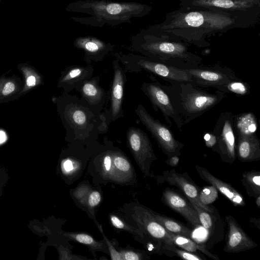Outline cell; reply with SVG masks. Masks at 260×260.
I'll list each match as a JSON object with an SVG mask.
<instances>
[{"label":"cell","mask_w":260,"mask_h":260,"mask_svg":"<svg viewBox=\"0 0 260 260\" xmlns=\"http://www.w3.org/2000/svg\"><path fill=\"white\" fill-rule=\"evenodd\" d=\"M163 30L190 45L207 47L206 38L217 33H224L235 28H247L244 21L219 11L180 7L167 13L158 24Z\"/></svg>","instance_id":"cell-1"},{"label":"cell","mask_w":260,"mask_h":260,"mask_svg":"<svg viewBox=\"0 0 260 260\" xmlns=\"http://www.w3.org/2000/svg\"><path fill=\"white\" fill-rule=\"evenodd\" d=\"M189 44L161 29L158 24L143 29L131 38L132 48L152 60L180 69L201 65L203 58Z\"/></svg>","instance_id":"cell-2"},{"label":"cell","mask_w":260,"mask_h":260,"mask_svg":"<svg viewBox=\"0 0 260 260\" xmlns=\"http://www.w3.org/2000/svg\"><path fill=\"white\" fill-rule=\"evenodd\" d=\"M67 11L84 13L88 17L73 16L71 19L80 24L102 27L105 25L115 26L131 23V18H140L150 13L152 7L135 2L110 0H79L68 4Z\"/></svg>","instance_id":"cell-3"},{"label":"cell","mask_w":260,"mask_h":260,"mask_svg":"<svg viewBox=\"0 0 260 260\" xmlns=\"http://www.w3.org/2000/svg\"><path fill=\"white\" fill-rule=\"evenodd\" d=\"M161 87L170 98L171 102L183 124L201 116L219 104L225 98V93L219 90L211 92L205 87L192 82H170Z\"/></svg>","instance_id":"cell-4"},{"label":"cell","mask_w":260,"mask_h":260,"mask_svg":"<svg viewBox=\"0 0 260 260\" xmlns=\"http://www.w3.org/2000/svg\"><path fill=\"white\" fill-rule=\"evenodd\" d=\"M180 6L225 12L249 26L255 24L260 16V0H180Z\"/></svg>","instance_id":"cell-5"},{"label":"cell","mask_w":260,"mask_h":260,"mask_svg":"<svg viewBox=\"0 0 260 260\" xmlns=\"http://www.w3.org/2000/svg\"><path fill=\"white\" fill-rule=\"evenodd\" d=\"M115 55L128 71H147L163 78L168 82H192L191 76L183 69L157 62L141 54L116 53Z\"/></svg>","instance_id":"cell-6"},{"label":"cell","mask_w":260,"mask_h":260,"mask_svg":"<svg viewBox=\"0 0 260 260\" xmlns=\"http://www.w3.org/2000/svg\"><path fill=\"white\" fill-rule=\"evenodd\" d=\"M135 112L140 121L150 132L168 157L181 154L184 145L176 139L169 127L152 117L141 104L138 105Z\"/></svg>","instance_id":"cell-7"},{"label":"cell","mask_w":260,"mask_h":260,"mask_svg":"<svg viewBox=\"0 0 260 260\" xmlns=\"http://www.w3.org/2000/svg\"><path fill=\"white\" fill-rule=\"evenodd\" d=\"M234 116L231 112L222 113L212 133L216 138L213 150L219 154L222 161L229 164H233L236 157Z\"/></svg>","instance_id":"cell-8"},{"label":"cell","mask_w":260,"mask_h":260,"mask_svg":"<svg viewBox=\"0 0 260 260\" xmlns=\"http://www.w3.org/2000/svg\"><path fill=\"white\" fill-rule=\"evenodd\" d=\"M126 138L128 147L142 172L147 176H150L151 165L157 158L147 134L139 128L131 127L127 130Z\"/></svg>","instance_id":"cell-9"},{"label":"cell","mask_w":260,"mask_h":260,"mask_svg":"<svg viewBox=\"0 0 260 260\" xmlns=\"http://www.w3.org/2000/svg\"><path fill=\"white\" fill-rule=\"evenodd\" d=\"M191 76L196 85L216 88L239 79L229 68L218 65H199L183 69Z\"/></svg>","instance_id":"cell-10"},{"label":"cell","mask_w":260,"mask_h":260,"mask_svg":"<svg viewBox=\"0 0 260 260\" xmlns=\"http://www.w3.org/2000/svg\"><path fill=\"white\" fill-rule=\"evenodd\" d=\"M141 89L149 99L153 108L161 113L169 124L171 125L173 120L177 126L181 129L184 125L183 121L175 110L169 96L159 82L154 78L151 82L143 83Z\"/></svg>","instance_id":"cell-11"},{"label":"cell","mask_w":260,"mask_h":260,"mask_svg":"<svg viewBox=\"0 0 260 260\" xmlns=\"http://www.w3.org/2000/svg\"><path fill=\"white\" fill-rule=\"evenodd\" d=\"M135 218L144 232V237L160 243L164 247L167 255L173 256L171 249L175 245L172 238L169 232L154 217L150 209L142 206L137 207Z\"/></svg>","instance_id":"cell-12"},{"label":"cell","mask_w":260,"mask_h":260,"mask_svg":"<svg viewBox=\"0 0 260 260\" xmlns=\"http://www.w3.org/2000/svg\"><path fill=\"white\" fill-rule=\"evenodd\" d=\"M158 183H167L170 185L178 187L186 196L187 199L193 201L201 208L212 211L213 206L203 204L200 201L199 194L201 188L189 177L186 173L177 172L174 169L166 170L161 175L156 178Z\"/></svg>","instance_id":"cell-13"},{"label":"cell","mask_w":260,"mask_h":260,"mask_svg":"<svg viewBox=\"0 0 260 260\" xmlns=\"http://www.w3.org/2000/svg\"><path fill=\"white\" fill-rule=\"evenodd\" d=\"M225 220L228 226L225 243L223 251L226 253H237L251 249L257 246L231 215L226 216Z\"/></svg>","instance_id":"cell-14"},{"label":"cell","mask_w":260,"mask_h":260,"mask_svg":"<svg viewBox=\"0 0 260 260\" xmlns=\"http://www.w3.org/2000/svg\"><path fill=\"white\" fill-rule=\"evenodd\" d=\"M196 209L201 226L207 232L210 244L221 242L224 237V223L217 209L213 206V211H208L187 199Z\"/></svg>","instance_id":"cell-15"},{"label":"cell","mask_w":260,"mask_h":260,"mask_svg":"<svg viewBox=\"0 0 260 260\" xmlns=\"http://www.w3.org/2000/svg\"><path fill=\"white\" fill-rule=\"evenodd\" d=\"M74 47L84 52V60L88 63L91 61H100L114 49V45L91 36H80L74 41Z\"/></svg>","instance_id":"cell-16"},{"label":"cell","mask_w":260,"mask_h":260,"mask_svg":"<svg viewBox=\"0 0 260 260\" xmlns=\"http://www.w3.org/2000/svg\"><path fill=\"white\" fill-rule=\"evenodd\" d=\"M161 201L170 208L178 212L193 227L201 226L196 209L187 199L178 192L166 188L162 193Z\"/></svg>","instance_id":"cell-17"},{"label":"cell","mask_w":260,"mask_h":260,"mask_svg":"<svg viewBox=\"0 0 260 260\" xmlns=\"http://www.w3.org/2000/svg\"><path fill=\"white\" fill-rule=\"evenodd\" d=\"M114 77L111 93L110 112L112 120H115L122 116V103L123 99L125 75L117 59L113 62Z\"/></svg>","instance_id":"cell-18"},{"label":"cell","mask_w":260,"mask_h":260,"mask_svg":"<svg viewBox=\"0 0 260 260\" xmlns=\"http://www.w3.org/2000/svg\"><path fill=\"white\" fill-rule=\"evenodd\" d=\"M194 168L202 180L214 187L235 206H244L245 205L244 198L231 184L216 177L204 167L195 165Z\"/></svg>","instance_id":"cell-19"},{"label":"cell","mask_w":260,"mask_h":260,"mask_svg":"<svg viewBox=\"0 0 260 260\" xmlns=\"http://www.w3.org/2000/svg\"><path fill=\"white\" fill-rule=\"evenodd\" d=\"M93 72L91 66L68 67L62 72L59 80V86L66 92H69L74 89L79 90L85 81L91 78Z\"/></svg>","instance_id":"cell-20"},{"label":"cell","mask_w":260,"mask_h":260,"mask_svg":"<svg viewBox=\"0 0 260 260\" xmlns=\"http://www.w3.org/2000/svg\"><path fill=\"white\" fill-rule=\"evenodd\" d=\"M237 137L236 154L239 160L245 162L259 160L260 141L256 134Z\"/></svg>","instance_id":"cell-21"},{"label":"cell","mask_w":260,"mask_h":260,"mask_svg":"<svg viewBox=\"0 0 260 260\" xmlns=\"http://www.w3.org/2000/svg\"><path fill=\"white\" fill-rule=\"evenodd\" d=\"M233 126L238 136H250L255 134L257 122L255 115L251 112L234 116Z\"/></svg>","instance_id":"cell-22"},{"label":"cell","mask_w":260,"mask_h":260,"mask_svg":"<svg viewBox=\"0 0 260 260\" xmlns=\"http://www.w3.org/2000/svg\"><path fill=\"white\" fill-rule=\"evenodd\" d=\"M65 118L72 127L77 129H86L90 124V116L84 107L70 104L65 108Z\"/></svg>","instance_id":"cell-23"},{"label":"cell","mask_w":260,"mask_h":260,"mask_svg":"<svg viewBox=\"0 0 260 260\" xmlns=\"http://www.w3.org/2000/svg\"><path fill=\"white\" fill-rule=\"evenodd\" d=\"M132 166L127 158L122 153L113 151V167L111 179L118 182L126 181L132 175Z\"/></svg>","instance_id":"cell-24"},{"label":"cell","mask_w":260,"mask_h":260,"mask_svg":"<svg viewBox=\"0 0 260 260\" xmlns=\"http://www.w3.org/2000/svg\"><path fill=\"white\" fill-rule=\"evenodd\" d=\"M79 90L83 98L91 106L99 104L105 99V91L99 84V79L96 78L85 81Z\"/></svg>","instance_id":"cell-25"},{"label":"cell","mask_w":260,"mask_h":260,"mask_svg":"<svg viewBox=\"0 0 260 260\" xmlns=\"http://www.w3.org/2000/svg\"><path fill=\"white\" fill-rule=\"evenodd\" d=\"M150 211L156 219L169 232L191 238L192 230L182 223L167 216L160 214L151 209Z\"/></svg>","instance_id":"cell-26"},{"label":"cell","mask_w":260,"mask_h":260,"mask_svg":"<svg viewBox=\"0 0 260 260\" xmlns=\"http://www.w3.org/2000/svg\"><path fill=\"white\" fill-rule=\"evenodd\" d=\"M169 233L172 238L174 244L177 247L193 253L200 251L214 260H220L216 255L210 252L203 245L197 243L192 240L191 238L174 234L170 232Z\"/></svg>","instance_id":"cell-27"},{"label":"cell","mask_w":260,"mask_h":260,"mask_svg":"<svg viewBox=\"0 0 260 260\" xmlns=\"http://www.w3.org/2000/svg\"><path fill=\"white\" fill-rule=\"evenodd\" d=\"M63 235L69 239L88 246L92 251H101L107 252L106 242L95 240L91 236L82 233L65 232Z\"/></svg>","instance_id":"cell-28"},{"label":"cell","mask_w":260,"mask_h":260,"mask_svg":"<svg viewBox=\"0 0 260 260\" xmlns=\"http://www.w3.org/2000/svg\"><path fill=\"white\" fill-rule=\"evenodd\" d=\"M241 183L247 194L251 197L260 196V171L252 170L244 172L242 174Z\"/></svg>","instance_id":"cell-29"},{"label":"cell","mask_w":260,"mask_h":260,"mask_svg":"<svg viewBox=\"0 0 260 260\" xmlns=\"http://www.w3.org/2000/svg\"><path fill=\"white\" fill-rule=\"evenodd\" d=\"M215 89L224 92H232L237 95H245L250 93V86L240 79L231 81Z\"/></svg>","instance_id":"cell-30"},{"label":"cell","mask_w":260,"mask_h":260,"mask_svg":"<svg viewBox=\"0 0 260 260\" xmlns=\"http://www.w3.org/2000/svg\"><path fill=\"white\" fill-rule=\"evenodd\" d=\"M110 220L112 224L116 228L128 232L134 235L139 236L141 239L144 238V233L141 229H138L132 226L116 215H110Z\"/></svg>","instance_id":"cell-31"},{"label":"cell","mask_w":260,"mask_h":260,"mask_svg":"<svg viewBox=\"0 0 260 260\" xmlns=\"http://www.w3.org/2000/svg\"><path fill=\"white\" fill-rule=\"evenodd\" d=\"M101 172L105 178L111 179L113 167V151L104 153L101 161Z\"/></svg>","instance_id":"cell-32"},{"label":"cell","mask_w":260,"mask_h":260,"mask_svg":"<svg viewBox=\"0 0 260 260\" xmlns=\"http://www.w3.org/2000/svg\"><path fill=\"white\" fill-rule=\"evenodd\" d=\"M80 165L79 161L74 158H65L61 162V171L66 175L74 174L80 170Z\"/></svg>","instance_id":"cell-33"},{"label":"cell","mask_w":260,"mask_h":260,"mask_svg":"<svg viewBox=\"0 0 260 260\" xmlns=\"http://www.w3.org/2000/svg\"><path fill=\"white\" fill-rule=\"evenodd\" d=\"M171 252L173 255H177L182 259L186 260H203L206 259L205 258L201 257L196 253H193L183 250L181 248H178L177 246L173 247L171 249Z\"/></svg>","instance_id":"cell-34"},{"label":"cell","mask_w":260,"mask_h":260,"mask_svg":"<svg viewBox=\"0 0 260 260\" xmlns=\"http://www.w3.org/2000/svg\"><path fill=\"white\" fill-rule=\"evenodd\" d=\"M217 189L213 186H208L201 190L199 197L201 202L204 205H207L215 200L217 195H210L217 193ZM208 206V205H207Z\"/></svg>","instance_id":"cell-35"},{"label":"cell","mask_w":260,"mask_h":260,"mask_svg":"<svg viewBox=\"0 0 260 260\" xmlns=\"http://www.w3.org/2000/svg\"><path fill=\"white\" fill-rule=\"evenodd\" d=\"M90 191V187L88 185L82 184L75 189L73 196L80 204L86 206L87 196Z\"/></svg>","instance_id":"cell-36"},{"label":"cell","mask_w":260,"mask_h":260,"mask_svg":"<svg viewBox=\"0 0 260 260\" xmlns=\"http://www.w3.org/2000/svg\"><path fill=\"white\" fill-rule=\"evenodd\" d=\"M120 252L123 260H142L149 258L146 254L132 249H121Z\"/></svg>","instance_id":"cell-37"},{"label":"cell","mask_w":260,"mask_h":260,"mask_svg":"<svg viewBox=\"0 0 260 260\" xmlns=\"http://www.w3.org/2000/svg\"><path fill=\"white\" fill-rule=\"evenodd\" d=\"M101 196L100 193L97 190H91L89 193L87 200L86 205L90 210L93 211V209L101 202Z\"/></svg>","instance_id":"cell-38"},{"label":"cell","mask_w":260,"mask_h":260,"mask_svg":"<svg viewBox=\"0 0 260 260\" xmlns=\"http://www.w3.org/2000/svg\"><path fill=\"white\" fill-rule=\"evenodd\" d=\"M105 238V242L108 246V250L110 254L111 258L112 260H123L122 255L120 251H117L111 243V242L103 234Z\"/></svg>","instance_id":"cell-39"},{"label":"cell","mask_w":260,"mask_h":260,"mask_svg":"<svg viewBox=\"0 0 260 260\" xmlns=\"http://www.w3.org/2000/svg\"><path fill=\"white\" fill-rule=\"evenodd\" d=\"M59 255L60 259H82L84 258L72 255L68 249L64 247L59 248Z\"/></svg>","instance_id":"cell-40"},{"label":"cell","mask_w":260,"mask_h":260,"mask_svg":"<svg viewBox=\"0 0 260 260\" xmlns=\"http://www.w3.org/2000/svg\"><path fill=\"white\" fill-rule=\"evenodd\" d=\"M207 147L213 148L216 143V138L212 133H207L204 136Z\"/></svg>","instance_id":"cell-41"},{"label":"cell","mask_w":260,"mask_h":260,"mask_svg":"<svg viewBox=\"0 0 260 260\" xmlns=\"http://www.w3.org/2000/svg\"><path fill=\"white\" fill-rule=\"evenodd\" d=\"M15 89V84L12 82L6 83L2 90V93L4 95H7L13 92Z\"/></svg>","instance_id":"cell-42"},{"label":"cell","mask_w":260,"mask_h":260,"mask_svg":"<svg viewBox=\"0 0 260 260\" xmlns=\"http://www.w3.org/2000/svg\"><path fill=\"white\" fill-rule=\"evenodd\" d=\"M168 158L166 163L171 167H176L178 164L180 160L178 155H173Z\"/></svg>","instance_id":"cell-43"},{"label":"cell","mask_w":260,"mask_h":260,"mask_svg":"<svg viewBox=\"0 0 260 260\" xmlns=\"http://www.w3.org/2000/svg\"><path fill=\"white\" fill-rule=\"evenodd\" d=\"M36 84V78L35 76L31 75L28 76L26 79V84L28 86H34Z\"/></svg>","instance_id":"cell-44"},{"label":"cell","mask_w":260,"mask_h":260,"mask_svg":"<svg viewBox=\"0 0 260 260\" xmlns=\"http://www.w3.org/2000/svg\"><path fill=\"white\" fill-rule=\"evenodd\" d=\"M7 140V136L5 132L0 130V145L5 143Z\"/></svg>","instance_id":"cell-45"},{"label":"cell","mask_w":260,"mask_h":260,"mask_svg":"<svg viewBox=\"0 0 260 260\" xmlns=\"http://www.w3.org/2000/svg\"><path fill=\"white\" fill-rule=\"evenodd\" d=\"M249 221L252 224H254V226L255 227L259 229V226H260L259 219H256L255 218L252 217L249 219Z\"/></svg>","instance_id":"cell-46"},{"label":"cell","mask_w":260,"mask_h":260,"mask_svg":"<svg viewBox=\"0 0 260 260\" xmlns=\"http://www.w3.org/2000/svg\"><path fill=\"white\" fill-rule=\"evenodd\" d=\"M255 203L256 205L258 208L260 207V196H258L255 198Z\"/></svg>","instance_id":"cell-47"},{"label":"cell","mask_w":260,"mask_h":260,"mask_svg":"<svg viewBox=\"0 0 260 260\" xmlns=\"http://www.w3.org/2000/svg\"><path fill=\"white\" fill-rule=\"evenodd\" d=\"M1 1V0H0V2Z\"/></svg>","instance_id":"cell-48"}]
</instances>
